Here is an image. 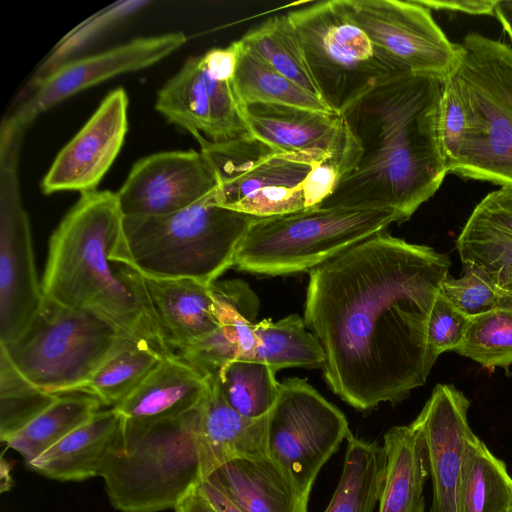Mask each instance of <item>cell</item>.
<instances>
[{"label":"cell","mask_w":512,"mask_h":512,"mask_svg":"<svg viewBox=\"0 0 512 512\" xmlns=\"http://www.w3.org/2000/svg\"><path fill=\"white\" fill-rule=\"evenodd\" d=\"M101 405L100 400L90 394L59 396L6 444L18 452L28 464L90 420Z\"/></svg>","instance_id":"obj_31"},{"label":"cell","mask_w":512,"mask_h":512,"mask_svg":"<svg viewBox=\"0 0 512 512\" xmlns=\"http://www.w3.org/2000/svg\"><path fill=\"white\" fill-rule=\"evenodd\" d=\"M512 477L505 462L475 434L465 455L459 512H509Z\"/></svg>","instance_id":"obj_28"},{"label":"cell","mask_w":512,"mask_h":512,"mask_svg":"<svg viewBox=\"0 0 512 512\" xmlns=\"http://www.w3.org/2000/svg\"><path fill=\"white\" fill-rule=\"evenodd\" d=\"M494 16L512 43V0H498Z\"/></svg>","instance_id":"obj_45"},{"label":"cell","mask_w":512,"mask_h":512,"mask_svg":"<svg viewBox=\"0 0 512 512\" xmlns=\"http://www.w3.org/2000/svg\"><path fill=\"white\" fill-rule=\"evenodd\" d=\"M440 79L398 73L340 113L358 145L354 166L320 206L390 207L401 223L440 188Z\"/></svg>","instance_id":"obj_2"},{"label":"cell","mask_w":512,"mask_h":512,"mask_svg":"<svg viewBox=\"0 0 512 512\" xmlns=\"http://www.w3.org/2000/svg\"><path fill=\"white\" fill-rule=\"evenodd\" d=\"M456 248L462 263L477 266L499 288L512 291V186L490 192L476 205Z\"/></svg>","instance_id":"obj_22"},{"label":"cell","mask_w":512,"mask_h":512,"mask_svg":"<svg viewBox=\"0 0 512 512\" xmlns=\"http://www.w3.org/2000/svg\"><path fill=\"white\" fill-rule=\"evenodd\" d=\"M469 127L467 106L451 74L443 82L439 106V139L448 173L459 159Z\"/></svg>","instance_id":"obj_38"},{"label":"cell","mask_w":512,"mask_h":512,"mask_svg":"<svg viewBox=\"0 0 512 512\" xmlns=\"http://www.w3.org/2000/svg\"><path fill=\"white\" fill-rule=\"evenodd\" d=\"M239 41L276 71L322 99L287 14L269 18Z\"/></svg>","instance_id":"obj_32"},{"label":"cell","mask_w":512,"mask_h":512,"mask_svg":"<svg viewBox=\"0 0 512 512\" xmlns=\"http://www.w3.org/2000/svg\"><path fill=\"white\" fill-rule=\"evenodd\" d=\"M208 388L209 378L179 357L164 358L133 393L114 407L123 416V443L157 422L195 409Z\"/></svg>","instance_id":"obj_20"},{"label":"cell","mask_w":512,"mask_h":512,"mask_svg":"<svg viewBox=\"0 0 512 512\" xmlns=\"http://www.w3.org/2000/svg\"><path fill=\"white\" fill-rule=\"evenodd\" d=\"M253 328L257 337L255 360L268 364L275 372L286 367L323 369L322 345L297 314L276 322L264 319Z\"/></svg>","instance_id":"obj_30"},{"label":"cell","mask_w":512,"mask_h":512,"mask_svg":"<svg viewBox=\"0 0 512 512\" xmlns=\"http://www.w3.org/2000/svg\"><path fill=\"white\" fill-rule=\"evenodd\" d=\"M239 56V43L235 41L225 48H213L202 56L208 73L219 80L232 81Z\"/></svg>","instance_id":"obj_41"},{"label":"cell","mask_w":512,"mask_h":512,"mask_svg":"<svg viewBox=\"0 0 512 512\" xmlns=\"http://www.w3.org/2000/svg\"><path fill=\"white\" fill-rule=\"evenodd\" d=\"M401 223L390 207H314L256 218L240 242L234 266L286 275L313 270L352 246Z\"/></svg>","instance_id":"obj_6"},{"label":"cell","mask_w":512,"mask_h":512,"mask_svg":"<svg viewBox=\"0 0 512 512\" xmlns=\"http://www.w3.org/2000/svg\"><path fill=\"white\" fill-rule=\"evenodd\" d=\"M383 440L386 466L378 512H424L429 472L420 433L411 424L398 425Z\"/></svg>","instance_id":"obj_26"},{"label":"cell","mask_w":512,"mask_h":512,"mask_svg":"<svg viewBox=\"0 0 512 512\" xmlns=\"http://www.w3.org/2000/svg\"><path fill=\"white\" fill-rule=\"evenodd\" d=\"M128 341L92 309L44 300L26 331L0 348L32 384L60 395L83 392L96 370Z\"/></svg>","instance_id":"obj_9"},{"label":"cell","mask_w":512,"mask_h":512,"mask_svg":"<svg viewBox=\"0 0 512 512\" xmlns=\"http://www.w3.org/2000/svg\"><path fill=\"white\" fill-rule=\"evenodd\" d=\"M462 265L461 277L448 275L440 290L461 312L473 317L512 305V291L499 288L477 266L471 263Z\"/></svg>","instance_id":"obj_37"},{"label":"cell","mask_w":512,"mask_h":512,"mask_svg":"<svg viewBox=\"0 0 512 512\" xmlns=\"http://www.w3.org/2000/svg\"><path fill=\"white\" fill-rule=\"evenodd\" d=\"M127 109L128 96L123 88L108 93L58 153L42 180V191L51 194L96 190L123 145L128 130Z\"/></svg>","instance_id":"obj_18"},{"label":"cell","mask_w":512,"mask_h":512,"mask_svg":"<svg viewBox=\"0 0 512 512\" xmlns=\"http://www.w3.org/2000/svg\"><path fill=\"white\" fill-rule=\"evenodd\" d=\"M238 43L239 56L232 84L242 105L277 104L335 113L322 99L276 71L239 40Z\"/></svg>","instance_id":"obj_29"},{"label":"cell","mask_w":512,"mask_h":512,"mask_svg":"<svg viewBox=\"0 0 512 512\" xmlns=\"http://www.w3.org/2000/svg\"><path fill=\"white\" fill-rule=\"evenodd\" d=\"M202 402L182 416L147 427L111 456L100 477L115 509H175L197 489L205 479L199 443Z\"/></svg>","instance_id":"obj_7"},{"label":"cell","mask_w":512,"mask_h":512,"mask_svg":"<svg viewBox=\"0 0 512 512\" xmlns=\"http://www.w3.org/2000/svg\"><path fill=\"white\" fill-rule=\"evenodd\" d=\"M207 479L243 512H308L309 502L268 456L227 462Z\"/></svg>","instance_id":"obj_25"},{"label":"cell","mask_w":512,"mask_h":512,"mask_svg":"<svg viewBox=\"0 0 512 512\" xmlns=\"http://www.w3.org/2000/svg\"><path fill=\"white\" fill-rule=\"evenodd\" d=\"M174 510L176 512H217L197 489L183 498Z\"/></svg>","instance_id":"obj_44"},{"label":"cell","mask_w":512,"mask_h":512,"mask_svg":"<svg viewBox=\"0 0 512 512\" xmlns=\"http://www.w3.org/2000/svg\"><path fill=\"white\" fill-rule=\"evenodd\" d=\"M383 446L355 437L347 439L343 469L324 512H373L385 476Z\"/></svg>","instance_id":"obj_27"},{"label":"cell","mask_w":512,"mask_h":512,"mask_svg":"<svg viewBox=\"0 0 512 512\" xmlns=\"http://www.w3.org/2000/svg\"><path fill=\"white\" fill-rule=\"evenodd\" d=\"M143 278L176 355L220 327L212 284L192 279Z\"/></svg>","instance_id":"obj_24"},{"label":"cell","mask_w":512,"mask_h":512,"mask_svg":"<svg viewBox=\"0 0 512 512\" xmlns=\"http://www.w3.org/2000/svg\"><path fill=\"white\" fill-rule=\"evenodd\" d=\"M350 19L386 59L404 72L445 81L455 71L461 46L451 42L415 0H340Z\"/></svg>","instance_id":"obj_12"},{"label":"cell","mask_w":512,"mask_h":512,"mask_svg":"<svg viewBox=\"0 0 512 512\" xmlns=\"http://www.w3.org/2000/svg\"><path fill=\"white\" fill-rule=\"evenodd\" d=\"M453 72L470 127L452 174L512 186V48L469 33Z\"/></svg>","instance_id":"obj_8"},{"label":"cell","mask_w":512,"mask_h":512,"mask_svg":"<svg viewBox=\"0 0 512 512\" xmlns=\"http://www.w3.org/2000/svg\"><path fill=\"white\" fill-rule=\"evenodd\" d=\"M267 415L248 418L228 405L217 376L209 378L202 402L199 443L205 478L227 462L267 457Z\"/></svg>","instance_id":"obj_23"},{"label":"cell","mask_w":512,"mask_h":512,"mask_svg":"<svg viewBox=\"0 0 512 512\" xmlns=\"http://www.w3.org/2000/svg\"><path fill=\"white\" fill-rule=\"evenodd\" d=\"M509 512H512V507H511V509H510V511H509Z\"/></svg>","instance_id":"obj_46"},{"label":"cell","mask_w":512,"mask_h":512,"mask_svg":"<svg viewBox=\"0 0 512 512\" xmlns=\"http://www.w3.org/2000/svg\"><path fill=\"white\" fill-rule=\"evenodd\" d=\"M7 188H2L0 216V344L19 338L43 305L28 216L15 179L14 152L7 150Z\"/></svg>","instance_id":"obj_13"},{"label":"cell","mask_w":512,"mask_h":512,"mask_svg":"<svg viewBox=\"0 0 512 512\" xmlns=\"http://www.w3.org/2000/svg\"><path fill=\"white\" fill-rule=\"evenodd\" d=\"M197 491L217 512H243L217 485L207 478L198 485Z\"/></svg>","instance_id":"obj_43"},{"label":"cell","mask_w":512,"mask_h":512,"mask_svg":"<svg viewBox=\"0 0 512 512\" xmlns=\"http://www.w3.org/2000/svg\"><path fill=\"white\" fill-rule=\"evenodd\" d=\"M186 41L182 32L140 37L57 66L39 81L32 95L7 123L23 130L42 112L69 96L116 75L153 65Z\"/></svg>","instance_id":"obj_16"},{"label":"cell","mask_w":512,"mask_h":512,"mask_svg":"<svg viewBox=\"0 0 512 512\" xmlns=\"http://www.w3.org/2000/svg\"><path fill=\"white\" fill-rule=\"evenodd\" d=\"M123 416L112 407L66 435L27 465L58 481H83L101 476L111 456L123 448Z\"/></svg>","instance_id":"obj_21"},{"label":"cell","mask_w":512,"mask_h":512,"mask_svg":"<svg viewBox=\"0 0 512 512\" xmlns=\"http://www.w3.org/2000/svg\"><path fill=\"white\" fill-rule=\"evenodd\" d=\"M275 373L264 362L236 359L221 368L217 382L230 407L245 417L261 418L269 413L279 393Z\"/></svg>","instance_id":"obj_34"},{"label":"cell","mask_w":512,"mask_h":512,"mask_svg":"<svg viewBox=\"0 0 512 512\" xmlns=\"http://www.w3.org/2000/svg\"><path fill=\"white\" fill-rule=\"evenodd\" d=\"M243 111L251 136L276 150L341 156L355 145L337 113L265 103L243 105Z\"/></svg>","instance_id":"obj_19"},{"label":"cell","mask_w":512,"mask_h":512,"mask_svg":"<svg viewBox=\"0 0 512 512\" xmlns=\"http://www.w3.org/2000/svg\"><path fill=\"white\" fill-rule=\"evenodd\" d=\"M123 221L117 193L82 192L50 237L42 295L65 308L92 309L122 336L150 343L160 324L144 278L109 259Z\"/></svg>","instance_id":"obj_3"},{"label":"cell","mask_w":512,"mask_h":512,"mask_svg":"<svg viewBox=\"0 0 512 512\" xmlns=\"http://www.w3.org/2000/svg\"><path fill=\"white\" fill-rule=\"evenodd\" d=\"M60 395L41 390L26 379L0 348V440L6 443Z\"/></svg>","instance_id":"obj_35"},{"label":"cell","mask_w":512,"mask_h":512,"mask_svg":"<svg viewBox=\"0 0 512 512\" xmlns=\"http://www.w3.org/2000/svg\"><path fill=\"white\" fill-rule=\"evenodd\" d=\"M218 189L214 203L257 218L318 207L348 169L347 157L276 150L253 136L211 142L195 136Z\"/></svg>","instance_id":"obj_4"},{"label":"cell","mask_w":512,"mask_h":512,"mask_svg":"<svg viewBox=\"0 0 512 512\" xmlns=\"http://www.w3.org/2000/svg\"><path fill=\"white\" fill-rule=\"evenodd\" d=\"M216 175L201 151L146 156L131 168L116 192L124 217L172 214L215 194Z\"/></svg>","instance_id":"obj_14"},{"label":"cell","mask_w":512,"mask_h":512,"mask_svg":"<svg viewBox=\"0 0 512 512\" xmlns=\"http://www.w3.org/2000/svg\"><path fill=\"white\" fill-rule=\"evenodd\" d=\"M470 318L439 292L427 326V343L430 350L437 357L446 351L455 352L465 339Z\"/></svg>","instance_id":"obj_40"},{"label":"cell","mask_w":512,"mask_h":512,"mask_svg":"<svg viewBox=\"0 0 512 512\" xmlns=\"http://www.w3.org/2000/svg\"><path fill=\"white\" fill-rule=\"evenodd\" d=\"M450 267L446 254L381 232L310 271L304 321L343 401L395 405L426 382L438 358L429 316Z\"/></svg>","instance_id":"obj_1"},{"label":"cell","mask_w":512,"mask_h":512,"mask_svg":"<svg viewBox=\"0 0 512 512\" xmlns=\"http://www.w3.org/2000/svg\"><path fill=\"white\" fill-rule=\"evenodd\" d=\"M493 372L512 365V305L470 318L462 345L455 351Z\"/></svg>","instance_id":"obj_36"},{"label":"cell","mask_w":512,"mask_h":512,"mask_svg":"<svg viewBox=\"0 0 512 512\" xmlns=\"http://www.w3.org/2000/svg\"><path fill=\"white\" fill-rule=\"evenodd\" d=\"M470 401L452 384H437L411 425L420 433L432 481L429 512H459L467 444L474 435Z\"/></svg>","instance_id":"obj_17"},{"label":"cell","mask_w":512,"mask_h":512,"mask_svg":"<svg viewBox=\"0 0 512 512\" xmlns=\"http://www.w3.org/2000/svg\"><path fill=\"white\" fill-rule=\"evenodd\" d=\"M164 359L151 347L128 341L93 374L84 393L116 407L133 393Z\"/></svg>","instance_id":"obj_33"},{"label":"cell","mask_w":512,"mask_h":512,"mask_svg":"<svg viewBox=\"0 0 512 512\" xmlns=\"http://www.w3.org/2000/svg\"><path fill=\"white\" fill-rule=\"evenodd\" d=\"M155 108L170 123L211 142L251 136L232 81L212 77L202 56L189 57L162 86Z\"/></svg>","instance_id":"obj_15"},{"label":"cell","mask_w":512,"mask_h":512,"mask_svg":"<svg viewBox=\"0 0 512 512\" xmlns=\"http://www.w3.org/2000/svg\"><path fill=\"white\" fill-rule=\"evenodd\" d=\"M220 327L187 346L177 356L206 378L216 377L223 366L238 358V347L231 327Z\"/></svg>","instance_id":"obj_39"},{"label":"cell","mask_w":512,"mask_h":512,"mask_svg":"<svg viewBox=\"0 0 512 512\" xmlns=\"http://www.w3.org/2000/svg\"><path fill=\"white\" fill-rule=\"evenodd\" d=\"M214 195L168 215L124 217L110 261L144 277L213 284L234 266L237 248L257 218L216 205Z\"/></svg>","instance_id":"obj_5"},{"label":"cell","mask_w":512,"mask_h":512,"mask_svg":"<svg viewBox=\"0 0 512 512\" xmlns=\"http://www.w3.org/2000/svg\"><path fill=\"white\" fill-rule=\"evenodd\" d=\"M322 100L340 114L390 77L402 73L372 44L340 0L287 13Z\"/></svg>","instance_id":"obj_10"},{"label":"cell","mask_w":512,"mask_h":512,"mask_svg":"<svg viewBox=\"0 0 512 512\" xmlns=\"http://www.w3.org/2000/svg\"><path fill=\"white\" fill-rule=\"evenodd\" d=\"M351 435L345 415L305 379L280 383L267 414V455L305 501L322 467Z\"/></svg>","instance_id":"obj_11"},{"label":"cell","mask_w":512,"mask_h":512,"mask_svg":"<svg viewBox=\"0 0 512 512\" xmlns=\"http://www.w3.org/2000/svg\"><path fill=\"white\" fill-rule=\"evenodd\" d=\"M429 10H445L470 15H494L498 0H415Z\"/></svg>","instance_id":"obj_42"}]
</instances>
